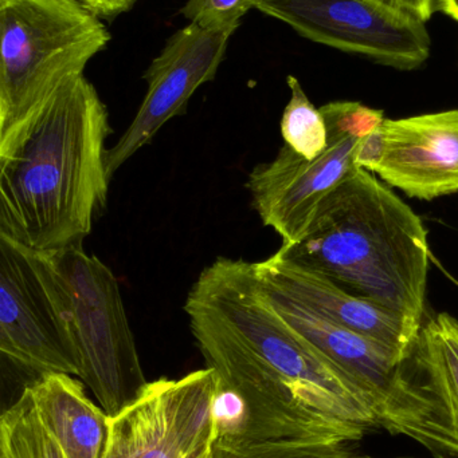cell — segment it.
<instances>
[{"instance_id":"6da1fadb","label":"cell","mask_w":458,"mask_h":458,"mask_svg":"<svg viewBox=\"0 0 458 458\" xmlns=\"http://www.w3.org/2000/svg\"><path fill=\"white\" fill-rule=\"evenodd\" d=\"M109 113L85 74L0 137V234L37 250L83 245L108 203Z\"/></svg>"},{"instance_id":"7a4b0ae2","label":"cell","mask_w":458,"mask_h":458,"mask_svg":"<svg viewBox=\"0 0 458 458\" xmlns=\"http://www.w3.org/2000/svg\"><path fill=\"white\" fill-rule=\"evenodd\" d=\"M280 256L424 325L430 248L419 215L359 168L322 204L300 242Z\"/></svg>"},{"instance_id":"3957f363","label":"cell","mask_w":458,"mask_h":458,"mask_svg":"<svg viewBox=\"0 0 458 458\" xmlns=\"http://www.w3.org/2000/svg\"><path fill=\"white\" fill-rule=\"evenodd\" d=\"M187 299L280 374L309 408L363 435L381 428L359 385L296 333L269 303L253 263L217 259L201 272Z\"/></svg>"},{"instance_id":"277c9868","label":"cell","mask_w":458,"mask_h":458,"mask_svg":"<svg viewBox=\"0 0 458 458\" xmlns=\"http://www.w3.org/2000/svg\"><path fill=\"white\" fill-rule=\"evenodd\" d=\"M99 19L75 0L0 5V137L105 50L112 37Z\"/></svg>"},{"instance_id":"5b68a950","label":"cell","mask_w":458,"mask_h":458,"mask_svg":"<svg viewBox=\"0 0 458 458\" xmlns=\"http://www.w3.org/2000/svg\"><path fill=\"white\" fill-rule=\"evenodd\" d=\"M46 253L69 298L78 379L113 417L148 385L117 277L83 245Z\"/></svg>"},{"instance_id":"8992f818","label":"cell","mask_w":458,"mask_h":458,"mask_svg":"<svg viewBox=\"0 0 458 458\" xmlns=\"http://www.w3.org/2000/svg\"><path fill=\"white\" fill-rule=\"evenodd\" d=\"M328 128V145L315 160H306L284 145L271 163L250 172L246 188L264 225L282 239L300 242L320 204L360 168L358 153L366 137L384 125L385 113L360 102L336 101L320 107Z\"/></svg>"},{"instance_id":"52a82bcc","label":"cell","mask_w":458,"mask_h":458,"mask_svg":"<svg viewBox=\"0 0 458 458\" xmlns=\"http://www.w3.org/2000/svg\"><path fill=\"white\" fill-rule=\"evenodd\" d=\"M0 352L34 377L78 378L72 314L64 283L46 252L0 234ZM32 379V381H34Z\"/></svg>"},{"instance_id":"ba28073f","label":"cell","mask_w":458,"mask_h":458,"mask_svg":"<svg viewBox=\"0 0 458 458\" xmlns=\"http://www.w3.org/2000/svg\"><path fill=\"white\" fill-rule=\"evenodd\" d=\"M218 377L210 368L148 382L109 417L102 458H212L218 438Z\"/></svg>"},{"instance_id":"9c48e42d","label":"cell","mask_w":458,"mask_h":458,"mask_svg":"<svg viewBox=\"0 0 458 458\" xmlns=\"http://www.w3.org/2000/svg\"><path fill=\"white\" fill-rule=\"evenodd\" d=\"M255 10L312 42L403 72L429 59L424 21L389 0H258Z\"/></svg>"},{"instance_id":"30bf717a","label":"cell","mask_w":458,"mask_h":458,"mask_svg":"<svg viewBox=\"0 0 458 458\" xmlns=\"http://www.w3.org/2000/svg\"><path fill=\"white\" fill-rule=\"evenodd\" d=\"M231 35L188 23L169 38L144 72L147 93L134 121L107 150L105 163L110 179L169 120L185 114L188 101L202 85L215 80Z\"/></svg>"},{"instance_id":"8fae6325","label":"cell","mask_w":458,"mask_h":458,"mask_svg":"<svg viewBox=\"0 0 458 458\" xmlns=\"http://www.w3.org/2000/svg\"><path fill=\"white\" fill-rule=\"evenodd\" d=\"M253 266L264 290L285 296L336 325L385 344L403 360L411 358L421 327L398 312L355 295L277 252Z\"/></svg>"},{"instance_id":"7c38bea8","label":"cell","mask_w":458,"mask_h":458,"mask_svg":"<svg viewBox=\"0 0 458 458\" xmlns=\"http://www.w3.org/2000/svg\"><path fill=\"white\" fill-rule=\"evenodd\" d=\"M373 174L417 200L458 193V109L385 120Z\"/></svg>"},{"instance_id":"4fadbf2b","label":"cell","mask_w":458,"mask_h":458,"mask_svg":"<svg viewBox=\"0 0 458 458\" xmlns=\"http://www.w3.org/2000/svg\"><path fill=\"white\" fill-rule=\"evenodd\" d=\"M35 411L66 458H102L109 417L86 395L85 385L69 374L40 377L27 385Z\"/></svg>"},{"instance_id":"5bb4252c","label":"cell","mask_w":458,"mask_h":458,"mask_svg":"<svg viewBox=\"0 0 458 458\" xmlns=\"http://www.w3.org/2000/svg\"><path fill=\"white\" fill-rule=\"evenodd\" d=\"M424 389L454 440L458 457V320L448 312L430 318L419 331L413 354Z\"/></svg>"},{"instance_id":"9a60e30c","label":"cell","mask_w":458,"mask_h":458,"mask_svg":"<svg viewBox=\"0 0 458 458\" xmlns=\"http://www.w3.org/2000/svg\"><path fill=\"white\" fill-rule=\"evenodd\" d=\"M0 458H66L40 421L27 387L0 419Z\"/></svg>"},{"instance_id":"2e32d148","label":"cell","mask_w":458,"mask_h":458,"mask_svg":"<svg viewBox=\"0 0 458 458\" xmlns=\"http://www.w3.org/2000/svg\"><path fill=\"white\" fill-rule=\"evenodd\" d=\"M290 99L281 118L284 145L306 160H315L328 145V128L322 110L307 96L300 81L288 75Z\"/></svg>"},{"instance_id":"e0dca14e","label":"cell","mask_w":458,"mask_h":458,"mask_svg":"<svg viewBox=\"0 0 458 458\" xmlns=\"http://www.w3.org/2000/svg\"><path fill=\"white\" fill-rule=\"evenodd\" d=\"M212 458H406L378 457L355 448L352 441H265L238 443L220 440Z\"/></svg>"},{"instance_id":"ac0fdd59","label":"cell","mask_w":458,"mask_h":458,"mask_svg":"<svg viewBox=\"0 0 458 458\" xmlns=\"http://www.w3.org/2000/svg\"><path fill=\"white\" fill-rule=\"evenodd\" d=\"M258 0H186L182 15L190 23L215 32L234 34L241 19Z\"/></svg>"},{"instance_id":"d6986e66","label":"cell","mask_w":458,"mask_h":458,"mask_svg":"<svg viewBox=\"0 0 458 458\" xmlns=\"http://www.w3.org/2000/svg\"><path fill=\"white\" fill-rule=\"evenodd\" d=\"M99 18H113L131 10L136 0H75Z\"/></svg>"},{"instance_id":"ffe728a7","label":"cell","mask_w":458,"mask_h":458,"mask_svg":"<svg viewBox=\"0 0 458 458\" xmlns=\"http://www.w3.org/2000/svg\"><path fill=\"white\" fill-rule=\"evenodd\" d=\"M392 4L408 11L427 23L436 11V0H389Z\"/></svg>"},{"instance_id":"44dd1931","label":"cell","mask_w":458,"mask_h":458,"mask_svg":"<svg viewBox=\"0 0 458 458\" xmlns=\"http://www.w3.org/2000/svg\"><path fill=\"white\" fill-rule=\"evenodd\" d=\"M441 10L458 21V0H438Z\"/></svg>"},{"instance_id":"7402d4cb","label":"cell","mask_w":458,"mask_h":458,"mask_svg":"<svg viewBox=\"0 0 458 458\" xmlns=\"http://www.w3.org/2000/svg\"><path fill=\"white\" fill-rule=\"evenodd\" d=\"M15 2V0H0V5L8 4V3Z\"/></svg>"}]
</instances>
